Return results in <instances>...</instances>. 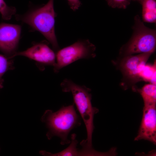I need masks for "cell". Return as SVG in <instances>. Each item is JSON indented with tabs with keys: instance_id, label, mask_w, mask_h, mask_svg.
Returning a JSON list of instances; mask_svg holds the SVG:
<instances>
[{
	"instance_id": "1",
	"label": "cell",
	"mask_w": 156,
	"mask_h": 156,
	"mask_svg": "<svg viewBox=\"0 0 156 156\" xmlns=\"http://www.w3.org/2000/svg\"><path fill=\"white\" fill-rule=\"evenodd\" d=\"M62 90L65 92H71L75 104L85 125L87 134L86 139L80 143L88 150L92 147V135L94 129L93 119L94 115L99 112L97 108L92 106L91 90L85 86L77 84L72 81L64 79L60 84Z\"/></svg>"
},
{
	"instance_id": "2",
	"label": "cell",
	"mask_w": 156,
	"mask_h": 156,
	"mask_svg": "<svg viewBox=\"0 0 156 156\" xmlns=\"http://www.w3.org/2000/svg\"><path fill=\"white\" fill-rule=\"evenodd\" d=\"M81 117L76 113L74 103L68 106H63L57 111L53 112L50 109L44 112L41 118L48 129L46 134L48 139L54 136L61 139L62 145L70 143L68 135L73 129L81 125Z\"/></svg>"
},
{
	"instance_id": "3",
	"label": "cell",
	"mask_w": 156,
	"mask_h": 156,
	"mask_svg": "<svg viewBox=\"0 0 156 156\" xmlns=\"http://www.w3.org/2000/svg\"><path fill=\"white\" fill-rule=\"evenodd\" d=\"M54 0H49L47 4L32 8L22 15H16L17 21L24 22L40 32L51 44L53 49L59 50V46L55 31L56 14Z\"/></svg>"
},
{
	"instance_id": "4",
	"label": "cell",
	"mask_w": 156,
	"mask_h": 156,
	"mask_svg": "<svg viewBox=\"0 0 156 156\" xmlns=\"http://www.w3.org/2000/svg\"><path fill=\"white\" fill-rule=\"evenodd\" d=\"M133 29V35L126 47V54L153 53L156 48V30L146 26L138 15L134 17Z\"/></svg>"
},
{
	"instance_id": "5",
	"label": "cell",
	"mask_w": 156,
	"mask_h": 156,
	"mask_svg": "<svg viewBox=\"0 0 156 156\" xmlns=\"http://www.w3.org/2000/svg\"><path fill=\"white\" fill-rule=\"evenodd\" d=\"M95 46L88 40L77 41L73 44L57 51L56 63L53 66L55 73L78 60L95 57Z\"/></svg>"
},
{
	"instance_id": "6",
	"label": "cell",
	"mask_w": 156,
	"mask_h": 156,
	"mask_svg": "<svg viewBox=\"0 0 156 156\" xmlns=\"http://www.w3.org/2000/svg\"><path fill=\"white\" fill-rule=\"evenodd\" d=\"M21 31V27L19 25L0 24V51L9 59L16 52Z\"/></svg>"
},
{
	"instance_id": "7",
	"label": "cell",
	"mask_w": 156,
	"mask_h": 156,
	"mask_svg": "<svg viewBox=\"0 0 156 156\" xmlns=\"http://www.w3.org/2000/svg\"><path fill=\"white\" fill-rule=\"evenodd\" d=\"M143 115L138 133L135 141L148 140L156 144V105L144 106Z\"/></svg>"
},
{
	"instance_id": "8",
	"label": "cell",
	"mask_w": 156,
	"mask_h": 156,
	"mask_svg": "<svg viewBox=\"0 0 156 156\" xmlns=\"http://www.w3.org/2000/svg\"><path fill=\"white\" fill-rule=\"evenodd\" d=\"M18 55L27 57L43 65L53 66L56 63V54L47 44L44 43H37L25 51L16 52L11 58Z\"/></svg>"
},
{
	"instance_id": "9",
	"label": "cell",
	"mask_w": 156,
	"mask_h": 156,
	"mask_svg": "<svg viewBox=\"0 0 156 156\" xmlns=\"http://www.w3.org/2000/svg\"><path fill=\"white\" fill-rule=\"evenodd\" d=\"M152 53H148L135 55H128L122 61L121 67L127 76L134 78L139 77L141 69Z\"/></svg>"
},
{
	"instance_id": "10",
	"label": "cell",
	"mask_w": 156,
	"mask_h": 156,
	"mask_svg": "<svg viewBox=\"0 0 156 156\" xmlns=\"http://www.w3.org/2000/svg\"><path fill=\"white\" fill-rule=\"evenodd\" d=\"M142 7V18L144 22L155 23L156 22V0H140Z\"/></svg>"
},
{
	"instance_id": "11",
	"label": "cell",
	"mask_w": 156,
	"mask_h": 156,
	"mask_svg": "<svg viewBox=\"0 0 156 156\" xmlns=\"http://www.w3.org/2000/svg\"><path fill=\"white\" fill-rule=\"evenodd\" d=\"M76 135L72 134L71 136L70 144L69 146L63 151L57 153H52L45 151H41L40 154L47 156H80L79 150L77 148L78 142L76 139Z\"/></svg>"
},
{
	"instance_id": "12",
	"label": "cell",
	"mask_w": 156,
	"mask_h": 156,
	"mask_svg": "<svg viewBox=\"0 0 156 156\" xmlns=\"http://www.w3.org/2000/svg\"><path fill=\"white\" fill-rule=\"evenodd\" d=\"M144 106L156 105V86L152 83L144 85L140 90Z\"/></svg>"
},
{
	"instance_id": "13",
	"label": "cell",
	"mask_w": 156,
	"mask_h": 156,
	"mask_svg": "<svg viewBox=\"0 0 156 156\" xmlns=\"http://www.w3.org/2000/svg\"><path fill=\"white\" fill-rule=\"evenodd\" d=\"M140 77L146 81L156 85V64L153 65H145L141 69L139 74Z\"/></svg>"
},
{
	"instance_id": "14",
	"label": "cell",
	"mask_w": 156,
	"mask_h": 156,
	"mask_svg": "<svg viewBox=\"0 0 156 156\" xmlns=\"http://www.w3.org/2000/svg\"><path fill=\"white\" fill-rule=\"evenodd\" d=\"M16 9L13 7L8 6L4 0H0V13L2 18L6 20H10L15 14Z\"/></svg>"
},
{
	"instance_id": "15",
	"label": "cell",
	"mask_w": 156,
	"mask_h": 156,
	"mask_svg": "<svg viewBox=\"0 0 156 156\" xmlns=\"http://www.w3.org/2000/svg\"><path fill=\"white\" fill-rule=\"evenodd\" d=\"M8 59L7 57L0 54V90L3 87L2 77L6 71L10 69L11 64Z\"/></svg>"
},
{
	"instance_id": "16",
	"label": "cell",
	"mask_w": 156,
	"mask_h": 156,
	"mask_svg": "<svg viewBox=\"0 0 156 156\" xmlns=\"http://www.w3.org/2000/svg\"><path fill=\"white\" fill-rule=\"evenodd\" d=\"M108 5L113 8L125 9L132 0H106Z\"/></svg>"
},
{
	"instance_id": "17",
	"label": "cell",
	"mask_w": 156,
	"mask_h": 156,
	"mask_svg": "<svg viewBox=\"0 0 156 156\" xmlns=\"http://www.w3.org/2000/svg\"><path fill=\"white\" fill-rule=\"evenodd\" d=\"M70 8L73 11H76L81 5L79 0H67Z\"/></svg>"
},
{
	"instance_id": "18",
	"label": "cell",
	"mask_w": 156,
	"mask_h": 156,
	"mask_svg": "<svg viewBox=\"0 0 156 156\" xmlns=\"http://www.w3.org/2000/svg\"><path fill=\"white\" fill-rule=\"evenodd\" d=\"M133 0V1H138V2H139L140 0Z\"/></svg>"
}]
</instances>
